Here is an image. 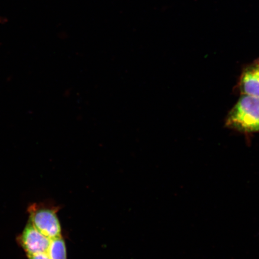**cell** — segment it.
Masks as SVG:
<instances>
[{"instance_id": "1", "label": "cell", "mask_w": 259, "mask_h": 259, "mask_svg": "<svg viewBox=\"0 0 259 259\" xmlns=\"http://www.w3.org/2000/svg\"><path fill=\"white\" fill-rule=\"evenodd\" d=\"M225 125L245 135L259 133V98L241 95L227 115Z\"/></svg>"}, {"instance_id": "2", "label": "cell", "mask_w": 259, "mask_h": 259, "mask_svg": "<svg viewBox=\"0 0 259 259\" xmlns=\"http://www.w3.org/2000/svg\"><path fill=\"white\" fill-rule=\"evenodd\" d=\"M28 212L29 221L42 234L51 240L62 236L57 207L43 203H33L28 207Z\"/></svg>"}, {"instance_id": "3", "label": "cell", "mask_w": 259, "mask_h": 259, "mask_svg": "<svg viewBox=\"0 0 259 259\" xmlns=\"http://www.w3.org/2000/svg\"><path fill=\"white\" fill-rule=\"evenodd\" d=\"M19 244L27 255L47 253L51 239L42 234L29 221L19 236Z\"/></svg>"}, {"instance_id": "4", "label": "cell", "mask_w": 259, "mask_h": 259, "mask_svg": "<svg viewBox=\"0 0 259 259\" xmlns=\"http://www.w3.org/2000/svg\"><path fill=\"white\" fill-rule=\"evenodd\" d=\"M235 90L240 95L259 98V58L243 68Z\"/></svg>"}, {"instance_id": "5", "label": "cell", "mask_w": 259, "mask_h": 259, "mask_svg": "<svg viewBox=\"0 0 259 259\" xmlns=\"http://www.w3.org/2000/svg\"><path fill=\"white\" fill-rule=\"evenodd\" d=\"M47 254L50 259H67L66 242L63 236L52 239Z\"/></svg>"}, {"instance_id": "6", "label": "cell", "mask_w": 259, "mask_h": 259, "mask_svg": "<svg viewBox=\"0 0 259 259\" xmlns=\"http://www.w3.org/2000/svg\"><path fill=\"white\" fill-rule=\"evenodd\" d=\"M28 259H50L47 253L27 255Z\"/></svg>"}]
</instances>
